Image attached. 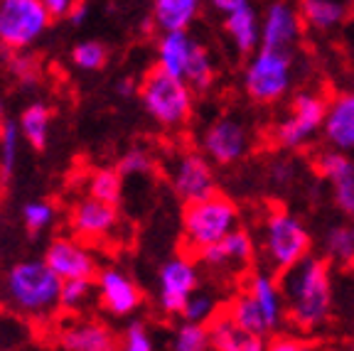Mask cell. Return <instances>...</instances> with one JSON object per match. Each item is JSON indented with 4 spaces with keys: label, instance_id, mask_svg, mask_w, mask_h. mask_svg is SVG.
Wrapping results in <instances>:
<instances>
[{
    "label": "cell",
    "instance_id": "cell-18",
    "mask_svg": "<svg viewBox=\"0 0 354 351\" xmlns=\"http://www.w3.org/2000/svg\"><path fill=\"white\" fill-rule=\"evenodd\" d=\"M243 290L249 292L251 300L256 302L261 317L266 322V330L268 334H276L283 330L288 314H286V300H283L281 283H278V275L271 270H254V273L246 278V287Z\"/></svg>",
    "mask_w": 354,
    "mask_h": 351
},
{
    "label": "cell",
    "instance_id": "cell-11",
    "mask_svg": "<svg viewBox=\"0 0 354 351\" xmlns=\"http://www.w3.org/2000/svg\"><path fill=\"white\" fill-rule=\"evenodd\" d=\"M170 184L177 192V197L187 202H197L216 192V175L212 162L202 153L185 150L177 153L170 162Z\"/></svg>",
    "mask_w": 354,
    "mask_h": 351
},
{
    "label": "cell",
    "instance_id": "cell-12",
    "mask_svg": "<svg viewBox=\"0 0 354 351\" xmlns=\"http://www.w3.org/2000/svg\"><path fill=\"white\" fill-rule=\"evenodd\" d=\"M199 287V268L189 256H175L158 270V307L162 314H180L187 297Z\"/></svg>",
    "mask_w": 354,
    "mask_h": 351
},
{
    "label": "cell",
    "instance_id": "cell-17",
    "mask_svg": "<svg viewBox=\"0 0 354 351\" xmlns=\"http://www.w3.org/2000/svg\"><path fill=\"white\" fill-rule=\"evenodd\" d=\"M254 253H256V243L251 238V234L243 229H236L227 238H221L219 243H212V246L202 248L194 256H197V263L205 265L212 273L232 275L246 268L254 260Z\"/></svg>",
    "mask_w": 354,
    "mask_h": 351
},
{
    "label": "cell",
    "instance_id": "cell-22",
    "mask_svg": "<svg viewBox=\"0 0 354 351\" xmlns=\"http://www.w3.org/2000/svg\"><path fill=\"white\" fill-rule=\"evenodd\" d=\"M205 0H153L150 3V22L158 32L189 30L192 22L202 15Z\"/></svg>",
    "mask_w": 354,
    "mask_h": 351
},
{
    "label": "cell",
    "instance_id": "cell-34",
    "mask_svg": "<svg viewBox=\"0 0 354 351\" xmlns=\"http://www.w3.org/2000/svg\"><path fill=\"white\" fill-rule=\"evenodd\" d=\"M172 351H212L207 324L183 322L172 334Z\"/></svg>",
    "mask_w": 354,
    "mask_h": 351
},
{
    "label": "cell",
    "instance_id": "cell-20",
    "mask_svg": "<svg viewBox=\"0 0 354 351\" xmlns=\"http://www.w3.org/2000/svg\"><path fill=\"white\" fill-rule=\"evenodd\" d=\"M199 39L189 35V30H172V32H158L155 39V66L165 74L183 79L187 61L192 57Z\"/></svg>",
    "mask_w": 354,
    "mask_h": 351
},
{
    "label": "cell",
    "instance_id": "cell-26",
    "mask_svg": "<svg viewBox=\"0 0 354 351\" xmlns=\"http://www.w3.org/2000/svg\"><path fill=\"white\" fill-rule=\"evenodd\" d=\"M20 133L22 140H28L30 148L35 150H44L50 143V131H52V111L47 104L42 101H35L28 108L20 113Z\"/></svg>",
    "mask_w": 354,
    "mask_h": 351
},
{
    "label": "cell",
    "instance_id": "cell-33",
    "mask_svg": "<svg viewBox=\"0 0 354 351\" xmlns=\"http://www.w3.org/2000/svg\"><path fill=\"white\" fill-rule=\"evenodd\" d=\"M219 312H221L219 300H216L209 290H199V287H197V290L187 297V302H185V307H183V312H180V317H183L185 322L209 324Z\"/></svg>",
    "mask_w": 354,
    "mask_h": 351
},
{
    "label": "cell",
    "instance_id": "cell-14",
    "mask_svg": "<svg viewBox=\"0 0 354 351\" xmlns=\"http://www.w3.org/2000/svg\"><path fill=\"white\" fill-rule=\"evenodd\" d=\"M44 263L62 280H94L99 273V258L88 243L77 236H59L44 251Z\"/></svg>",
    "mask_w": 354,
    "mask_h": 351
},
{
    "label": "cell",
    "instance_id": "cell-1",
    "mask_svg": "<svg viewBox=\"0 0 354 351\" xmlns=\"http://www.w3.org/2000/svg\"><path fill=\"white\" fill-rule=\"evenodd\" d=\"M288 319L300 332L322 330L332 317V265L322 256H305L278 275Z\"/></svg>",
    "mask_w": 354,
    "mask_h": 351
},
{
    "label": "cell",
    "instance_id": "cell-41",
    "mask_svg": "<svg viewBox=\"0 0 354 351\" xmlns=\"http://www.w3.org/2000/svg\"><path fill=\"white\" fill-rule=\"evenodd\" d=\"M300 339L293 334H283V332H276L271 336V341H266V351H298Z\"/></svg>",
    "mask_w": 354,
    "mask_h": 351
},
{
    "label": "cell",
    "instance_id": "cell-27",
    "mask_svg": "<svg viewBox=\"0 0 354 351\" xmlns=\"http://www.w3.org/2000/svg\"><path fill=\"white\" fill-rule=\"evenodd\" d=\"M99 302L94 280H62L59 290V312L77 317L84 314L91 305Z\"/></svg>",
    "mask_w": 354,
    "mask_h": 351
},
{
    "label": "cell",
    "instance_id": "cell-37",
    "mask_svg": "<svg viewBox=\"0 0 354 351\" xmlns=\"http://www.w3.org/2000/svg\"><path fill=\"white\" fill-rule=\"evenodd\" d=\"M118 351H155V339L148 324L140 319L128 322L118 336Z\"/></svg>",
    "mask_w": 354,
    "mask_h": 351
},
{
    "label": "cell",
    "instance_id": "cell-42",
    "mask_svg": "<svg viewBox=\"0 0 354 351\" xmlns=\"http://www.w3.org/2000/svg\"><path fill=\"white\" fill-rule=\"evenodd\" d=\"M44 3V8L52 12V17H66L69 15V10H72L74 6H77L79 0H42Z\"/></svg>",
    "mask_w": 354,
    "mask_h": 351
},
{
    "label": "cell",
    "instance_id": "cell-7",
    "mask_svg": "<svg viewBox=\"0 0 354 351\" xmlns=\"http://www.w3.org/2000/svg\"><path fill=\"white\" fill-rule=\"evenodd\" d=\"M327 96L315 88L295 91L288 111L273 128V140L283 150H303L322 133Z\"/></svg>",
    "mask_w": 354,
    "mask_h": 351
},
{
    "label": "cell",
    "instance_id": "cell-43",
    "mask_svg": "<svg viewBox=\"0 0 354 351\" xmlns=\"http://www.w3.org/2000/svg\"><path fill=\"white\" fill-rule=\"evenodd\" d=\"M207 6L212 8L214 12H219L221 17L229 15V12H234L236 8L246 6V3H251V0H205Z\"/></svg>",
    "mask_w": 354,
    "mask_h": 351
},
{
    "label": "cell",
    "instance_id": "cell-32",
    "mask_svg": "<svg viewBox=\"0 0 354 351\" xmlns=\"http://www.w3.org/2000/svg\"><path fill=\"white\" fill-rule=\"evenodd\" d=\"M72 64L79 72H101L109 61V50L104 47V42L99 39H84V42L74 44L72 47Z\"/></svg>",
    "mask_w": 354,
    "mask_h": 351
},
{
    "label": "cell",
    "instance_id": "cell-5",
    "mask_svg": "<svg viewBox=\"0 0 354 351\" xmlns=\"http://www.w3.org/2000/svg\"><path fill=\"white\" fill-rule=\"evenodd\" d=\"M241 229V214L227 194H209L197 202H187L183 211V238L189 253L219 243L232 231Z\"/></svg>",
    "mask_w": 354,
    "mask_h": 351
},
{
    "label": "cell",
    "instance_id": "cell-29",
    "mask_svg": "<svg viewBox=\"0 0 354 351\" xmlns=\"http://www.w3.org/2000/svg\"><path fill=\"white\" fill-rule=\"evenodd\" d=\"M224 312H227V317L236 324L239 330L249 332V334H256V336H268L263 317H261L256 302L251 300V295L246 290L239 292L227 307H224Z\"/></svg>",
    "mask_w": 354,
    "mask_h": 351
},
{
    "label": "cell",
    "instance_id": "cell-19",
    "mask_svg": "<svg viewBox=\"0 0 354 351\" xmlns=\"http://www.w3.org/2000/svg\"><path fill=\"white\" fill-rule=\"evenodd\" d=\"M322 137L327 148L354 153V91H339L327 99Z\"/></svg>",
    "mask_w": 354,
    "mask_h": 351
},
{
    "label": "cell",
    "instance_id": "cell-2",
    "mask_svg": "<svg viewBox=\"0 0 354 351\" xmlns=\"http://www.w3.org/2000/svg\"><path fill=\"white\" fill-rule=\"evenodd\" d=\"M62 278L42 258L17 260L6 275V300L25 319H50L59 312Z\"/></svg>",
    "mask_w": 354,
    "mask_h": 351
},
{
    "label": "cell",
    "instance_id": "cell-10",
    "mask_svg": "<svg viewBox=\"0 0 354 351\" xmlns=\"http://www.w3.org/2000/svg\"><path fill=\"white\" fill-rule=\"evenodd\" d=\"M121 216H118L116 204L101 202L94 197H84L69 211V231L84 243H104L118 234Z\"/></svg>",
    "mask_w": 354,
    "mask_h": 351
},
{
    "label": "cell",
    "instance_id": "cell-6",
    "mask_svg": "<svg viewBox=\"0 0 354 351\" xmlns=\"http://www.w3.org/2000/svg\"><path fill=\"white\" fill-rule=\"evenodd\" d=\"M295 82L293 52L259 47L249 57L241 74V86L254 104L273 106L290 93Z\"/></svg>",
    "mask_w": 354,
    "mask_h": 351
},
{
    "label": "cell",
    "instance_id": "cell-3",
    "mask_svg": "<svg viewBox=\"0 0 354 351\" xmlns=\"http://www.w3.org/2000/svg\"><path fill=\"white\" fill-rule=\"evenodd\" d=\"M259 246L266 270L281 275L283 270L310 256L313 236H310V229L303 224V219L295 216L293 211L271 209L261 221Z\"/></svg>",
    "mask_w": 354,
    "mask_h": 351
},
{
    "label": "cell",
    "instance_id": "cell-44",
    "mask_svg": "<svg viewBox=\"0 0 354 351\" xmlns=\"http://www.w3.org/2000/svg\"><path fill=\"white\" fill-rule=\"evenodd\" d=\"M66 20L72 22L74 28H79V25H84V22L88 20V3L86 0H79L77 6L69 10V15H66Z\"/></svg>",
    "mask_w": 354,
    "mask_h": 351
},
{
    "label": "cell",
    "instance_id": "cell-15",
    "mask_svg": "<svg viewBox=\"0 0 354 351\" xmlns=\"http://www.w3.org/2000/svg\"><path fill=\"white\" fill-rule=\"evenodd\" d=\"M99 305L113 317H131L143 307V292L136 280L121 268H99L94 278Z\"/></svg>",
    "mask_w": 354,
    "mask_h": 351
},
{
    "label": "cell",
    "instance_id": "cell-8",
    "mask_svg": "<svg viewBox=\"0 0 354 351\" xmlns=\"http://www.w3.org/2000/svg\"><path fill=\"white\" fill-rule=\"evenodd\" d=\"M52 22L55 17L42 0H0V47L8 52L32 50Z\"/></svg>",
    "mask_w": 354,
    "mask_h": 351
},
{
    "label": "cell",
    "instance_id": "cell-35",
    "mask_svg": "<svg viewBox=\"0 0 354 351\" xmlns=\"http://www.w3.org/2000/svg\"><path fill=\"white\" fill-rule=\"evenodd\" d=\"M57 221V209L47 199H37V202H28L22 207V224L30 234H42Z\"/></svg>",
    "mask_w": 354,
    "mask_h": 351
},
{
    "label": "cell",
    "instance_id": "cell-40",
    "mask_svg": "<svg viewBox=\"0 0 354 351\" xmlns=\"http://www.w3.org/2000/svg\"><path fill=\"white\" fill-rule=\"evenodd\" d=\"M295 175H298V167L286 158H278L271 162V170H268V180L273 182L276 187H288L293 184Z\"/></svg>",
    "mask_w": 354,
    "mask_h": 351
},
{
    "label": "cell",
    "instance_id": "cell-45",
    "mask_svg": "<svg viewBox=\"0 0 354 351\" xmlns=\"http://www.w3.org/2000/svg\"><path fill=\"white\" fill-rule=\"evenodd\" d=\"M116 91L121 93V96H126V99H131V96H138V84L133 82V79H121Z\"/></svg>",
    "mask_w": 354,
    "mask_h": 351
},
{
    "label": "cell",
    "instance_id": "cell-16",
    "mask_svg": "<svg viewBox=\"0 0 354 351\" xmlns=\"http://www.w3.org/2000/svg\"><path fill=\"white\" fill-rule=\"evenodd\" d=\"M57 344L62 351H118V334L101 319L77 314L57 327Z\"/></svg>",
    "mask_w": 354,
    "mask_h": 351
},
{
    "label": "cell",
    "instance_id": "cell-25",
    "mask_svg": "<svg viewBox=\"0 0 354 351\" xmlns=\"http://www.w3.org/2000/svg\"><path fill=\"white\" fill-rule=\"evenodd\" d=\"M322 258L335 268H354V221L330 224L320 236Z\"/></svg>",
    "mask_w": 354,
    "mask_h": 351
},
{
    "label": "cell",
    "instance_id": "cell-47",
    "mask_svg": "<svg viewBox=\"0 0 354 351\" xmlns=\"http://www.w3.org/2000/svg\"><path fill=\"white\" fill-rule=\"evenodd\" d=\"M347 351H354V341H352V344H349V349Z\"/></svg>",
    "mask_w": 354,
    "mask_h": 351
},
{
    "label": "cell",
    "instance_id": "cell-28",
    "mask_svg": "<svg viewBox=\"0 0 354 351\" xmlns=\"http://www.w3.org/2000/svg\"><path fill=\"white\" fill-rule=\"evenodd\" d=\"M183 79L189 84L194 93H205L214 86V79H216V64H214V57L212 52L207 50L205 44L197 42L194 47L192 57L187 61V69H185Z\"/></svg>",
    "mask_w": 354,
    "mask_h": 351
},
{
    "label": "cell",
    "instance_id": "cell-39",
    "mask_svg": "<svg viewBox=\"0 0 354 351\" xmlns=\"http://www.w3.org/2000/svg\"><path fill=\"white\" fill-rule=\"evenodd\" d=\"M332 187V199H335V207L342 211L344 216L354 219V170L342 175L339 180L330 182Z\"/></svg>",
    "mask_w": 354,
    "mask_h": 351
},
{
    "label": "cell",
    "instance_id": "cell-13",
    "mask_svg": "<svg viewBox=\"0 0 354 351\" xmlns=\"http://www.w3.org/2000/svg\"><path fill=\"white\" fill-rule=\"evenodd\" d=\"M303 17L290 0H271L261 10V47L293 52L303 37Z\"/></svg>",
    "mask_w": 354,
    "mask_h": 351
},
{
    "label": "cell",
    "instance_id": "cell-30",
    "mask_svg": "<svg viewBox=\"0 0 354 351\" xmlns=\"http://www.w3.org/2000/svg\"><path fill=\"white\" fill-rule=\"evenodd\" d=\"M86 194L109 204H118L123 194V175L118 167H96L86 177Z\"/></svg>",
    "mask_w": 354,
    "mask_h": 351
},
{
    "label": "cell",
    "instance_id": "cell-9",
    "mask_svg": "<svg viewBox=\"0 0 354 351\" xmlns=\"http://www.w3.org/2000/svg\"><path fill=\"white\" fill-rule=\"evenodd\" d=\"M251 133L249 126L236 115H219L205 128L199 137V153L216 167L239 165L251 153Z\"/></svg>",
    "mask_w": 354,
    "mask_h": 351
},
{
    "label": "cell",
    "instance_id": "cell-36",
    "mask_svg": "<svg viewBox=\"0 0 354 351\" xmlns=\"http://www.w3.org/2000/svg\"><path fill=\"white\" fill-rule=\"evenodd\" d=\"M8 72L12 74L17 84L22 86H35L42 77V66L39 61L30 55V50L25 52H10V59H8Z\"/></svg>",
    "mask_w": 354,
    "mask_h": 351
},
{
    "label": "cell",
    "instance_id": "cell-31",
    "mask_svg": "<svg viewBox=\"0 0 354 351\" xmlns=\"http://www.w3.org/2000/svg\"><path fill=\"white\" fill-rule=\"evenodd\" d=\"M20 140L22 133L17 121L3 118L0 121V170L6 177H10L15 172L17 158H20Z\"/></svg>",
    "mask_w": 354,
    "mask_h": 351
},
{
    "label": "cell",
    "instance_id": "cell-24",
    "mask_svg": "<svg viewBox=\"0 0 354 351\" xmlns=\"http://www.w3.org/2000/svg\"><path fill=\"white\" fill-rule=\"evenodd\" d=\"M303 25L315 32H335L349 17L347 0H300L298 3Z\"/></svg>",
    "mask_w": 354,
    "mask_h": 351
},
{
    "label": "cell",
    "instance_id": "cell-23",
    "mask_svg": "<svg viewBox=\"0 0 354 351\" xmlns=\"http://www.w3.org/2000/svg\"><path fill=\"white\" fill-rule=\"evenodd\" d=\"M207 330H209L212 351H266L263 336H256L239 330L236 324L227 317L224 310L207 324Z\"/></svg>",
    "mask_w": 354,
    "mask_h": 351
},
{
    "label": "cell",
    "instance_id": "cell-38",
    "mask_svg": "<svg viewBox=\"0 0 354 351\" xmlns=\"http://www.w3.org/2000/svg\"><path fill=\"white\" fill-rule=\"evenodd\" d=\"M153 155L145 148H131L118 160V172L123 177H145L153 172Z\"/></svg>",
    "mask_w": 354,
    "mask_h": 351
},
{
    "label": "cell",
    "instance_id": "cell-21",
    "mask_svg": "<svg viewBox=\"0 0 354 351\" xmlns=\"http://www.w3.org/2000/svg\"><path fill=\"white\" fill-rule=\"evenodd\" d=\"M224 35L241 57H251L261 47V10L254 3L224 15Z\"/></svg>",
    "mask_w": 354,
    "mask_h": 351
},
{
    "label": "cell",
    "instance_id": "cell-4",
    "mask_svg": "<svg viewBox=\"0 0 354 351\" xmlns=\"http://www.w3.org/2000/svg\"><path fill=\"white\" fill-rule=\"evenodd\" d=\"M138 99L145 113L165 131L187 126L194 111V91L185 79L165 74L153 66L138 84Z\"/></svg>",
    "mask_w": 354,
    "mask_h": 351
},
{
    "label": "cell",
    "instance_id": "cell-46",
    "mask_svg": "<svg viewBox=\"0 0 354 351\" xmlns=\"http://www.w3.org/2000/svg\"><path fill=\"white\" fill-rule=\"evenodd\" d=\"M298 351H325L320 344H313V341H300Z\"/></svg>",
    "mask_w": 354,
    "mask_h": 351
}]
</instances>
